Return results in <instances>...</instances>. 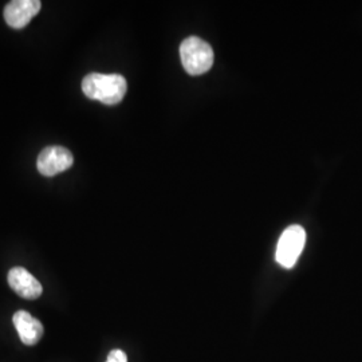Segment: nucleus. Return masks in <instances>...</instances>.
Returning <instances> with one entry per match:
<instances>
[{"instance_id": "8", "label": "nucleus", "mask_w": 362, "mask_h": 362, "mask_svg": "<svg viewBox=\"0 0 362 362\" xmlns=\"http://www.w3.org/2000/svg\"><path fill=\"white\" fill-rule=\"evenodd\" d=\"M106 362H128V357L122 350L115 349L109 353Z\"/></svg>"}, {"instance_id": "4", "label": "nucleus", "mask_w": 362, "mask_h": 362, "mask_svg": "<svg viewBox=\"0 0 362 362\" xmlns=\"http://www.w3.org/2000/svg\"><path fill=\"white\" fill-rule=\"evenodd\" d=\"M74 164V157L69 149L64 146H47L38 156L37 167L39 173L52 177L62 173Z\"/></svg>"}, {"instance_id": "7", "label": "nucleus", "mask_w": 362, "mask_h": 362, "mask_svg": "<svg viewBox=\"0 0 362 362\" xmlns=\"http://www.w3.org/2000/svg\"><path fill=\"white\" fill-rule=\"evenodd\" d=\"M13 326L21 341L27 346H34L43 337V325L27 311H16L13 317Z\"/></svg>"}, {"instance_id": "3", "label": "nucleus", "mask_w": 362, "mask_h": 362, "mask_svg": "<svg viewBox=\"0 0 362 362\" xmlns=\"http://www.w3.org/2000/svg\"><path fill=\"white\" fill-rule=\"evenodd\" d=\"M306 243V233L300 226H290L286 228L276 247V262L285 267L293 269L300 257Z\"/></svg>"}, {"instance_id": "1", "label": "nucleus", "mask_w": 362, "mask_h": 362, "mask_svg": "<svg viewBox=\"0 0 362 362\" xmlns=\"http://www.w3.org/2000/svg\"><path fill=\"white\" fill-rule=\"evenodd\" d=\"M127 90V79L119 74L91 73L82 81L83 94L88 98L105 105L119 104Z\"/></svg>"}, {"instance_id": "6", "label": "nucleus", "mask_w": 362, "mask_h": 362, "mask_svg": "<svg viewBox=\"0 0 362 362\" xmlns=\"http://www.w3.org/2000/svg\"><path fill=\"white\" fill-rule=\"evenodd\" d=\"M8 285L19 297L25 299H37L42 296L43 287L38 279L23 267H13L7 276Z\"/></svg>"}, {"instance_id": "5", "label": "nucleus", "mask_w": 362, "mask_h": 362, "mask_svg": "<svg viewBox=\"0 0 362 362\" xmlns=\"http://www.w3.org/2000/svg\"><path fill=\"white\" fill-rule=\"evenodd\" d=\"M42 3L39 0H13L4 8L6 23L13 28H23L39 13Z\"/></svg>"}, {"instance_id": "2", "label": "nucleus", "mask_w": 362, "mask_h": 362, "mask_svg": "<svg viewBox=\"0 0 362 362\" xmlns=\"http://www.w3.org/2000/svg\"><path fill=\"white\" fill-rule=\"evenodd\" d=\"M181 64L191 76L207 73L214 65V50L206 40L199 37H189L182 40L180 46Z\"/></svg>"}]
</instances>
